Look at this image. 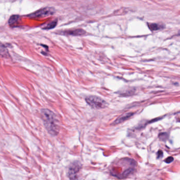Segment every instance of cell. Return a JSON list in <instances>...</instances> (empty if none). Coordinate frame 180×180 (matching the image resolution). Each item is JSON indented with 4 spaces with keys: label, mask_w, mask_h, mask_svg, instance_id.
I'll list each match as a JSON object with an SVG mask.
<instances>
[{
    "label": "cell",
    "mask_w": 180,
    "mask_h": 180,
    "mask_svg": "<svg viewBox=\"0 0 180 180\" xmlns=\"http://www.w3.org/2000/svg\"><path fill=\"white\" fill-rule=\"evenodd\" d=\"M41 115L45 126L49 133L55 136L57 135L60 126L54 113L49 109H45L42 110Z\"/></svg>",
    "instance_id": "1"
},
{
    "label": "cell",
    "mask_w": 180,
    "mask_h": 180,
    "mask_svg": "<svg viewBox=\"0 0 180 180\" xmlns=\"http://www.w3.org/2000/svg\"><path fill=\"white\" fill-rule=\"evenodd\" d=\"M86 101L90 107L94 109H103L108 105L105 100L96 96H89L87 97Z\"/></svg>",
    "instance_id": "2"
},
{
    "label": "cell",
    "mask_w": 180,
    "mask_h": 180,
    "mask_svg": "<svg viewBox=\"0 0 180 180\" xmlns=\"http://www.w3.org/2000/svg\"><path fill=\"white\" fill-rule=\"evenodd\" d=\"M55 10L54 8L51 7H46L38 10L34 13L29 15V17L33 19H41L43 18L49 17L55 13Z\"/></svg>",
    "instance_id": "3"
},
{
    "label": "cell",
    "mask_w": 180,
    "mask_h": 180,
    "mask_svg": "<svg viewBox=\"0 0 180 180\" xmlns=\"http://www.w3.org/2000/svg\"><path fill=\"white\" fill-rule=\"evenodd\" d=\"M81 169L79 163H73L70 166L68 170V176L70 179H77V174Z\"/></svg>",
    "instance_id": "4"
},
{
    "label": "cell",
    "mask_w": 180,
    "mask_h": 180,
    "mask_svg": "<svg viewBox=\"0 0 180 180\" xmlns=\"http://www.w3.org/2000/svg\"><path fill=\"white\" fill-rule=\"evenodd\" d=\"M134 115V113H128L122 115V116L119 117L118 119L115 121L114 124H120L121 123L124 122L125 120H127L130 117H131Z\"/></svg>",
    "instance_id": "5"
},
{
    "label": "cell",
    "mask_w": 180,
    "mask_h": 180,
    "mask_svg": "<svg viewBox=\"0 0 180 180\" xmlns=\"http://www.w3.org/2000/svg\"><path fill=\"white\" fill-rule=\"evenodd\" d=\"M10 55L6 47L0 42V56L2 57H9Z\"/></svg>",
    "instance_id": "6"
},
{
    "label": "cell",
    "mask_w": 180,
    "mask_h": 180,
    "mask_svg": "<svg viewBox=\"0 0 180 180\" xmlns=\"http://www.w3.org/2000/svg\"><path fill=\"white\" fill-rule=\"evenodd\" d=\"M86 32L84 30L82 29H76V30H72V31H69L66 32V33L69 35H73V36H82L84 35Z\"/></svg>",
    "instance_id": "7"
},
{
    "label": "cell",
    "mask_w": 180,
    "mask_h": 180,
    "mask_svg": "<svg viewBox=\"0 0 180 180\" xmlns=\"http://www.w3.org/2000/svg\"><path fill=\"white\" fill-rule=\"evenodd\" d=\"M148 28L151 31H157L163 28V26L162 25L156 24V23H150L148 24Z\"/></svg>",
    "instance_id": "8"
},
{
    "label": "cell",
    "mask_w": 180,
    "mask_h": 180,
    "mask_svg": "<svg viewBox=\"0 0 180 180\" xmlns=\"http://www.w3.org/2000/svg\"><path fill=\"white\" fill-rule=\"evenodd\" d=\"M19 17L18 15H12V17H10L9 20V24L10 25H15L16 23L18 22L19 21Z\"/></svg>",
    "instance_id": "9"
},
{
    "label": "cell",
    "mask_w": 180,
    "mask_h": 180,
    "mask_svg": "<svg viewBox=\"0 0 180 180\" xmlns=\"http://www.w3.org/2000/svg\"><path fill=\"white\" fill-rule=\"evenodd\" d=\"M57 23V21H52L51 22L48 23L47 25H45V27H43V29H45V30H50L51 29L54 28L56 26Z\"/></svg>",
    "instance_id": "10"
},
{
    "label": "cell",
    "mask_w": 180,
    "mask_h": 180,
    "mask_svg": "<svg viewBox=\"0 0 180 180\" xmlns=\"http://www.w3.org/2000/svg\"><path fill=\"white\" fill-rule=\"evenodd\" d=\"M167 135V133H161L158 136L160 139H161L162 141H165L166 139H168V136H165V135Z\"/></svg>",
    "instance_id": "11"
},
{
    "label": "cell",
    "mask_w": 180,
    "mask_h": 180,
    "mask_svg": "<svg viewBox=\"0 0 180 180\" xmlns=\"http://www.w3.org/2000/svg\"><path fill=\"white\" fill-rule=\"evenodd\" d=\"M173 160H174V158L170 156V157H169L167 158H166V159L165 160V162L166 163L170 164L172 163L173 161Z\"/></svg>",
    "instance_id": "12"
},
{
    "label": "cell",
    "mask_w": 180,
    "mask_h": 180,
    "mask_svg": "<svg viewBox=\"0 0 180 180\" xmlns=\"http://www.w3.org/2000/svg\"><path fill=\"white\" fill-rule=\"evenodd\" d=\"M158 158H161L163 156V152L161 151H159L158 152Z\"/></svg>",
    "instance_id": "13"
}]
</instances>
